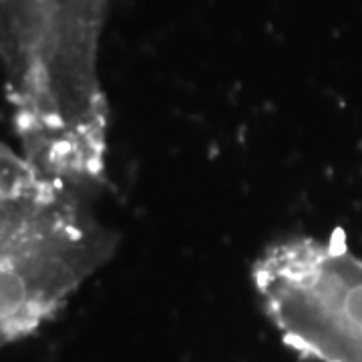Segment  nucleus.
I'll use <instances>...</instances> for the list:
<instances>
[{"label": "nucleus", "instance_id": "nucleus-3", "mask_svg": "<svg viewBox=\"0 0 362 362\" xmlns=\"http://www.w3.org/2000/svg\"><path fill=\"white\" fill-rule=\"evenodd\" d=\"M28 173H30V168L25 161V157H18L0 141V183L21 180Z\"/></svg>", "mask_w": 362, "mask_h": 362}, {"label": "nucleus", "instance_id": "nucleus-1", "mask_svg": "<svg viewBox=\"0 0 362 362\" xmlns=\"http://www.w3.org/2000/svg\"><path fill=\"white\" fill-rule=\"evenodd\" d=\"M93 199L39 175L0 192V346L49 322L115 254Z\"/></svg>", "mask_w": 362, "mask_h": 362}, {"label": "nucleus", "instance_id": "nucleus-2", "mask_svg": "<svg viewBox=\"0 0 362 362\" xmlns=\"http://www.w3.org/2000/svg\"><path fill=\"white\" fill-rule=\"evenodd\" d=\"M259 308L312 362H362V258L337 240L292 235L252 264Z\"/></svg>", "mask_w": 362, "mask_h": 362}]
</instances>
